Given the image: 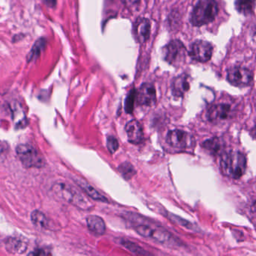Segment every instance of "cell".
Here are the masks:
<instances>
[{"label": "cell", "mask_w": 256, "mask_h": 256, "mask_svg": "<svg viewBox=\"0 0 256 256\" xmlns=\"http://www.w3.org/2000/svg\"><path fill=\"white\" fill-rule=\"evenodd\" d=\"M246 168V158L240 152H228L222 155L220 168L227 177L238 179L244 174Z\"/></svg>", "instance_id": "1"}, {"label": "cell", "mask_w": 256, "mask_h": 256, "mask_svg": "<svg viewBox=\"0 0 256 256\" xmlns=\"http://www.w3.org/2000/svg\"><path fill=\"white\" fill-rule=\"evenodd\" d=\"M218 12L216 0H199L191 14V24L197 27L207 25L214 20Z\"/></svg>", "instance_id": "2"}, {"label": "cell", "mask_w": 256, "mask_h": 256, "mask_svg": "<svg viewBox=\"0 0 256 256\" xmlns=\"http://www.w3.org/2000/svg\"><path fill=\"white\" fill-rule=\"evenodd\" d=\"M53 190L62 200L80 208L87 210L92 207L90 202L77 188L66 182H57L53 186Z\"/></svg>", "instance_id": "3"}, {"label": "cell", "mask_w": 256, "mask_h": 256, "mask_svg": "<svg viewBox=\"0 0 256 256\" xmlns=\"http://www.w3.org/2000/svg\"><path fill=\"white\" fill-rule=\"evenodd\" d=\"M135 231L140 236L146 238L153 239L157 243L165 246H178L179 243L177 238L174 237L171 233L164 230L153 228L146 225H139L135 227Z\"/></svg>", "instance_id": "4"}, {"label": "cell", "mask_w": 256, "mask_h": 256, "mask_svg": "<svg viewBox=\"0 0 256 256\" xmlns=\"http://www.w3.org/2000/svg\"><path fill=\"white\" fill-rule=\"evenodd\" d=\"M16 154L26 168H40L45 165L44 158L31 144H20L17 146Z\"/></svg>", "instance_id": "5"}, {"label": "cell", "mask_w": 256, "mask_h": 256, "mask_svg": "<svg viewBox=\"0 0 256 256\" xmlns=\"http://www.w3.org/2000/svg\"><path fill=\"white\" fill-rule=\"evenodd\" d=\"M163 56L168 64L180 67L186 60V49L180 40H171L164 48Z\"/></svg>", "instance_id": "6"}, {"label": "cell", "mask_w": 256, "mask_h": 256, "mask_svg": "<svg viewBox=\"0 0 256 256\" xmlns=\"http://www.w3.org/2000/svg\"><path fill=\"white\" fill-rule=\"evenodd\" d=\"M166 142L170 146L179 150L190 149L195 144L193 136L182 130L169 131L167 134Z\"/></svg>", "instance_id": "7"}, {"label": "cell", "mask_w": 256, "mask_h": 256, "mask_svg": "<svg viewBox=\"0 0 256 256\" xmlns=\"http://www.w3.org/2000/svg\"><path fill=\"white\" fill-rule=\"evenodd\" d=\"M252 80L253 73L246 68L234 66L227 72V80L234 86H247L252 82Z\"/></svg>", "instance_id": "8"}, {"label": "cell", "mask_w": 256, "mask_h": 256, "mask_svg": "<svg viewBox=\"0 0 256 256\" xmlns=\"http://www.w3.org/2000/svg\"><path fill=\"white\" fill-rule=\"evenodd\" d=\"M213 48L211 44L205 40H198L192 44L189 56L192 60L199 62L210 61L213 55Z\"/></svg>", "instance_id": "9"}, {"label": "cell", "mask_w": 256, "mask_h": 256, "mask_svg": "<svg viewBox=\"0 0 256 256\" xmlns=\"http://www.w3.org/2000/svg\"><path fill=\"white\" fill-rule=\"evenodd\" d=\"M232 116V108L228 104H217L209 109L207 118L213 123L228 120Z\"/></svg>", "instance_id": "10"}, {"label": "cell", "mask_w": 256, "mask_h": 256, "mask_svg": "<svg viewBox=\"0 0 256 256\" xmlns=\"http://www.w3.org/2000/svg\"><path fill=\"white\" fill-rule=\"evenodd\" d=\"M137 102L143 106H152L156 104V92L154 86L148 82L142 84L136 92Z\"/></svg>", "instance_id": "11"}, {"label": "cell", "mask_w": 256, "mask_h": 256, "mask_svg": "<svg viewBox=\"0 0 256 256\" xmlns=\"http://www.w3.org/2000/svg\"><path fill=\"white\" fill-rule=\"evenodd\" d=\"M151 24L147 18H138L133 26L134 36L137 42L143 44L150 38Z\"/></svg>", "instance_id": "12"}, {"label": "cell", "mask_w": 256, "mask_h": 256, "mask_svg": "<svg viewBox=\"0 0 256 256\" xmlns=\"http://www.w3.org/2000/svg\"><path fill=\"white\" fill-rule=\"evenodd\" d=\"M126 131L128 140L132 144H140L144 138L143 129L141 124L136 120L129 122L126 126Z\"/></svg>", "instance_id": "13"}, {"label": "cell", "mask_w": 256, "mask_h": 256, "mask_svg": "<svg viewBox=\"0 0 256 256\" xmlns=\"http://www.w3.org/2000/svg\"><path fill=\"white\" fill-rule=\"evenodd\" d=\"M190 88L189 76L183 74L174 78L172 82V92L177 98L183 97L185 93L187 92Z\"/></svg>", "instance_id": "14"}, {"label": "cell", "mask_w": 256, "mask_h": 256, "mask_svg": "<svg viewBox=\"0 0 256 256\" xmlns=\"http://www.w3.org/2000/svg\"><path fill=\"white\" fill-rule=\"evenodd\" d=\"M75 182L78 185V186L90 198L96 200V201L108 202V200L103 195H102L99 191L96 190L93 186H91L90 184L87 183L85 180L76 178H75Z\"/></svg>", "instance_id": "15"}, {"label": "cell", "mask_w": 256, "mask_h": 256, "mask_svg": "<svg viewBox=\"0 0 256 256\" xmlns=\"http://www.w3.org/2000/svg\"><path fill=\"white\" fill-rule=\"evenodd\" d=\"M87 226L90 231L97 234H104L106 231L105 221L100 216L91 215L87 218Z\"/></svg>", "instance_id": "16"}, {"label": "cell", "mask_w": 256, "mask_h": 256, "mask_svg": "<svg viewBox=\"0 0 256 256\" xmlns=\"http://www.w3.org/2000/svg\"><path fill=\"white\" fill-rule=\"evenodd\" d=\"M255 0H235L234 2L236 10L244 16L252 14L255 9Z\"/></svg>", "instance_id": "17"}, {"label": "cell", "mask_w": 256, "mask_h": 256, "mask_svg": "<svg viewBox=\"0 0 256 256\" xmlns=\"http://www.w3.org/2000/svg\"><path fill=\"white\" fill-rule=\"evenodd\" d=\"M46 45L47 40L44 38L36 40V43L33 45V48H32L30 52H29L28 56H27V61L29 62H31L37 60L40 56L42 52H43L44 50L46 48Z\"/></svg>", "instance_id": "18"}, {"label": "cell", "mask_w": 256, "mask_h": 256, "mask_svg": "<svg viewBox=\"0 0 256 256\" xmlns=\"http://www.w3.org/2000/svg\"><path fill=\"white\" fill-rule=\"evenodd\" d=\"M120 244L124 246L126 249L129 250L131 252L138 256H149V252L137 244L127 240V239H122L120 242Z\"/></svg>", "instance_id": "19"}, {"label": "cell", "mask_w": 256, "mask_h": 256, "mask_svg": "<svg viewBox=\"0 0 256 256\" xmlns=\"http://www.w3.org/2000/svg\"><path fill=\"white\" fill-rule=\"evenodd\" d=\"M201 146L204 148L207 149L213 154H220V152H222V142L218 138H212L206 140L201 144Z\"/></svg>", "instance_id": "20"}, {"label": "cell", "mask_w": 256, "mask_h": 256, "mask_svg": "<svg viewBox=\"0 0 256 256\" xmlns=\"http://www.w3.org/2000/svg\"><path fill=\"white\" fill-rule=\"evenodd\" d=\"M118 168L119 171L123 174V177L127 179V180L133 177L134 174H135V173H136L135 168L132 166V164H129V162L122 164L121 165L119 166Z\"/></svg>", "instance_id": "21"}, {"label": "cell", "mask_w": 256, "mask_h": 256, "mask_svg": "<svg viewBox=\"0 0 256 256\" xmlns=\"http://www.w3.org/2000/svg\"><path fill=\"white\" fill-rule=\"evenodd\" d=\"M168 218L174 224H177V225L180 226L185 227V228H188V230H192L195 228L193 224H191L190 222L186 220L183 219L180 216H176V215L168 213Z\"/></svg>", "instance_id": "22"}, {"label": "cell", "mask_w": 256, "mask_h": 256, "mask_svg": "<svg viewBox=\"0 0 256 256\" xmlns=\"http://www.w3.org/2000/svg\"><path fill=\"white\" fill-rule=\"evenodd\" d=\"M31 218L33 224H36V226H45L47 222H48L46 216H45L44 214L39 212V210H35V212H33V214H32Z\"/></svg>", "instance_id": "23"}, {"label": "cell", "mask_w": 256, "mask_h": 256, "mask_svg": "<svg viewBox=\"0 0 256 256\" xmlns=\"http://www.w3.org/2000/svg\"><path fill=\"white\" fill-rule=\"evenodd\" d=\"M135 98H136V92H135V90H133L129 92L126 100V111L128 114H131L133 110Z\"/></svg>", "instance_id": "24"}, {"label": "cell", "mask_w": 256, "mask_h": 256, "mask_svg": "<svg viewBox=\"0 0 256 256\" xmlns=\"http://www.w3.org/2000/svg\"><path fill=\"white\" fill-rule=\"evenodd\" d=\"M107 146L111 154L115 153L119 148V143L117 138L114 136H108L107 138Z\"/></svg>", "instance_id": "25"}, {"label": "cell", "mask_w": 256, "mask_h": 256, "mask_svg": "<svg viewBox=\"0 0 256 256\" xmlns=\"http://www.w3.org/2000/svg\"><path fill=\"white\" fill-rule=\"evenodd\" d=\"M9 246L11 250H13L12 252H20L26 249L24 244L16 239H13L11 243L9 244Z\"/></svg>", "instance_id": "26"}, {"label": "cell", "mask_w": 256, "mask_h": 256, "mask_svg": "<svg viewBox=\"0 0 256 256\" xmlns=\"http://www.w3.org/2000/svg\"><path fill=\"white\" fill-rule=\"evenodd\" d=\"M28 256H48L45 251L43 250L38 249L30 252Z\"/></svg>", "instance_id": "27"}, {"label": "cell", "mask_w": 256, "mask_h": 256, "mask_svg": "<svg viewBox=\"0 0 256 256\" xmlns=\"http://www.w3.org/2000/svg\"><path fill=\"white\" fill-rule=\"evenodd\" d=\"M140 0H125V4L129 7H135L139 4Z\"/></svg>", "instance_id": "28"}, {"label": "cell", "mask_w": 256, "mask_h": 256, "mask_svg": "<svg viewBox=\"0 0 256 256\" xmlns=\"http://www.w3.org/2000/svg\"><path fill=\"white\" fill-rule=\"evenodd\" d=\"M44 3L49 8L55 7L57 0H43Z\"/></svg>", "instance_id": "29"}]
</instances>
